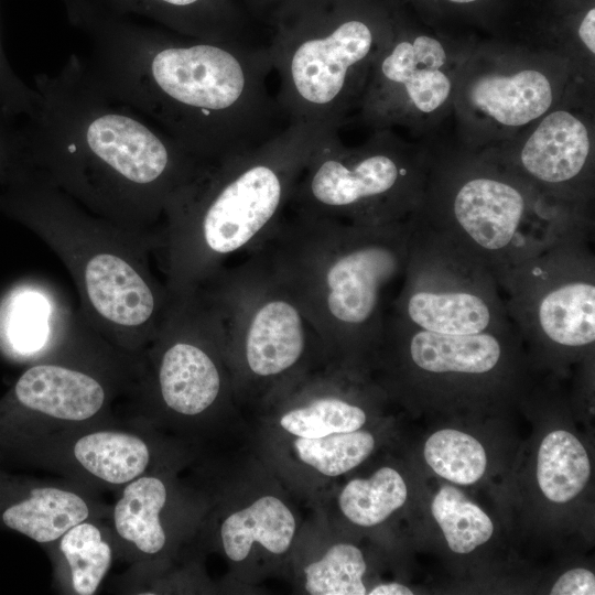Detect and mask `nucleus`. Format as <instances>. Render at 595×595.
<instances>
[{"instance_id":"1","label":"nucleus","mask_w":595,"mask_h":595,"mask_svg":"<svg viewBox=\"0 0 595 595\" xmlns=\"http://www.w3.org/2000/svg\"><path fill=\"white\" fill-rule=\"evenodd\" d=\"M23 161L90 213L156 249L166 212L205 162L104 94L78 55L37 74ZM155 251V250H154Z\"/></svg>"},{"instance_id":"2","label":"nucleus","mask_w":595,"mask_h":595,"mask_svg":"<svg viewBox=\"0 0 595 595\" xmlns=\"http://www.w3.org/2000/svg\"><path fill=\"white\" fill-rule=\"evenodd\" d=\"M84 35L87 75L108 97L139 112L207 162L228 155L234 111L249 75L221 41L173 35L101 0H63Z\"/></svg>"},{"instance_id":"3","label":"nucleus","mask_w":595,"mask_h":595,"mask_svg":"<svg viewBox=\"0 0 595 595\" xmlns=\"http://www.w3.org/2000/svg\"><path fill=\"white\" fill-rule=\"evenodd\" d=\"M0 212L31 229L62 260L86 324L138 358L175 301L153 272L154 246L90 213L22 159L0 183Z\"/></svg>"},{"instance_id":"4","label":"nucleus","mask_w":595,"mask_h":595,"mask_svg":"<svg viewBox=\"0 0 595 595\" xmlns=\"http://www.w3.org/2000/svg\"><path fill=\"white\" fill-rule=\"evenodd\" d=\"M411 217L355 224L298 212L256 250L299 299L326 353L379 349L408 262Z\"/></svg>"},{"instance_id":"5","label":"nucleus","mask_w":595,"mask_h":595,"mask_svg":"<svg viewBox=\"0 0 595 595\" xmlns=\"http://www.w3.org/2000/svg\"><path fill=\"white\" fill-rule=\"evenodd\" d=\"M307 156V155H306ZM306 156L206 162L169 207L154 252L174 298L244 261L281 221Z\"/></svg>"},{"instance_id":"6","label":"nucleus","mask_w":595,"mask_h":595,"mask_svg":"<svg viewBox=\"0 0 595 595\" xmlns=\"http://www.w3.org/2000/svg\"><path fill=\"white\" fill-rule=\"evenodd\" d=\"M415 217L482 260L497 283L560 238L594 229L491 158L431 162Z\"/></svg>"},{"instance_id":"7","label":"nucleus","mask_w":595,"mask_h":595,"mask_svg":"<svg viewBox=\"0 0 595 595\" xmlns=\"http://www.w3.org/2000/svg\"><path fill=\"white\" fill-rule=\"evenodd\" d=\"M137 358L79 320L50 356L31 364L0 401V441L8 445L62 429L116 419L129 399Z\"/></svg>"},{"instance_id":"8","label":"nucleus","mask_w":595,"mask_h":595,"mask_svg":"<svg viewBox=\"0 0 595 595\" xmlns=\"http://www.w3.org/2000/svg\"><path fill=\"white\" fill-rule=\"evenodd\" d=\"M192 293L210 309L231 371L279 380L296 370L313 346L324 349L299 299L257 252Z\"/></svg>"},{"instance_id":"9","label":"nucleus","mask_w":595,"mask_h":595,"mask_svg":"<svg viewBox=\"0 0 595 595\" xmlns=\"http://www.w3.org/2000/svg\"><path fill=\"white\" fill-rule=\"evenodd\" d=\"M230 366L217 322L202 296L175 301L156 335L138 357L129 416L154 426L160 421H199L218 404Z\"/></svg>"},{"instance_id":"10","label":"nucleus","mask_w":595,"mask_h":595,"mask_svg":"<svg viewBox=\"0 0 595 595\" xmlns=\"http://www.w3.org/2000/svg\"><path fill=\"white\" fill-rule=\"evenodd\" d=\"M404 275L388 314L420 329L472 335L513 328L489 268L412 214Z\"/></svg>"},{"instance_id":"11","label":"nucleus","mask_w":595,"mask_h":595,"mask_svg":"<svg viewBox=\"0 0 595 595\" xmlns=\"http://www.w3.org/2000/svg\"><path fill=\"white\" fill-rule=\"evenodd\" d=\"M594 229L566 235L498 286L520 339L578 353L595 344Z\"/></svg>"},{"instance_id":"12","label":"nucleus","mask_w":595,"mask_h":595,"mask_svg":"<svg viewBox=\"0 0 595 595\" xmlns=\"http://www.w3.org/2000/svg\"><path fill=\"white\" fill-rule=\"evenodd\" d=\"M305 177L292 198L299 212L355 224L409 218L423 198L430 161L402 151L371 148L309 155Z\"/></svg>"},{"instance_id":"13","label":"nucleus","mask_w":595,"mask_h":595,"mask_svg":"<svg viewBox=\"0 0 595 595\" xmlns=\"http://www.w3.org/2000/svg\"><path fill=\"white\" fill-rule=\"evenodd\" d=\"M154 426L134 416L79 425L34 436L12 446L41 468L94 491H119L138 477L170 468Z\"/></svg>"},{"instance_id":"14","label":"nucleus","mask_w":595,"mask_h":595,"mask_svg":"<svg viewBox=\"0 0 595 595\" xmlns=\"http://www.w3.org/2000/svg\"><path fill=\"white\" fill-rule=\"evenodd\" d=\"M541 118L512 154L489 158L556 202L593 216V143L587 126L565 109Z\"/></svg>"},{"instance_id":"15","label":"nucleus","mask_w":595,"mask_h":595,"mask_svg":"<svg viewBox=\"0 0 595 595\" xmlns=\"http://www.w3.org/2000/svg\"><path fill=\"white\" fill-rule=\"evenodd\" d=\"M171 468L144 474L123 486L110 506L106 524L116 556L133 574L161 569L176 549L186 521L178 510L180 494Z\"/></svg>"},{"instance_id":"16","label":"nucleus","mask_w":595,"mask_h":595,"mask_svg":"<svg viewBox=\"0 0 595 595\" xmlns=\"http://www.w3.org/2000/svg\"><path fill=\"white\" fill-rule=\"evenodd\" d=\"M375 46L371 28L357 19L299 42L288 62L291 90L306 109L326 110L342 100L353 74L377 57Z\"/></svg>"},{"instance_id":"17","label":"nucleus","mask_w":595,"mask_h":595,"mask_svg":"<svg viewBox=\"0 0 595 595\" xmlns=\"http://www.w3.org/2000/svg\"><path fill=\"white\" fill-rule=\"evenodd\" d=\"M96 493L68 479L17 485L0 499V523L47 545L82 521H106L110 506Z\"/></svg>"},{"instance_id":"18","label":"nucleus","mask_w":595,"mask_h":595,"mask_svg":"<svg viewBox=\"0 0 595 595\" xmlns=\"http://www.w3.org/2000/svg\"><path fill=\"white\" fill-rule=\"evenodd\" d=\"M377 60L378 83L398 93L413 112L431 115L448 101L453 91L448 56L436 37L402 39L381 51Z\"/></svg>"},{"instance_id":"19","label":"nucleus","mask_w":595,"mask_h":595,"mask_svg":"<svg viewBox=\"0 0 595 595\" xmlns=\"http://www.w3.org/2000/svg\"><path fill=\"white\" fill-rule=\"evenodd\" d=\"M470 106L506 128L523 127L545 115L554 101L547 73L521 68L513 73H485L473 79L467 91Z\"/></svg>"},{"instance_id":"20","label":"nucleus","mask_w":595,"mask_h":595,"mask_svg":"<svg viewBox=\"0 0 595 595\" xmlns=\"http://www.w3.org/2000/svg\"><path fill=\"white\" fill-rule=\"evenodd\" d=\"M54 300L37 288H19L11 293L0 321L2 337L11 351L32 356L36 361L64 343L76 320L71 321Z\"/></svg>"},{"instance_id":"21","label":"nucleus","mask_w":595,"mask_h":595,"mask_svg":"<svg viewBox=\"0 0 595 595\" xmlns=\"http://www.w3.org/2000/svg\"><path fill=\"white\" fill-rule=\"evenodd\" d=\"M60 591L94 595L116 556L109 529L102 520L82 521L46 545Z\"/></svg>"},{"instance_id":"22","label":"nucleus","mask_w":595,"mask_h":595,"mask_svg":"<svg viewBox=\"0 0 595 595\" xmlns=\"http://www.w3.org/2000/svg\"><path fill=\"white\" fill-rule=\"evenodd\" d=\"M296 533V519L280 498L264 495L232 511L219 527L224 554L234 563L248 559L256 545L273 555L284 554Z\"/></svg>"},{"instance_id":"23","label":"nucleus","mask_w":595,"mask_h":595,"mask_svg":"<svg viewBox=\"0 0 595 595\" xmlns=\"http://www.w3.org/2000/svg\"><path fill=\"white\" fill-rule=\"evenodd\" d=\"M591 475L588 455L570 432L549 433L540 444L537 479L543 495L553 502H566L585 487Z\"/></svg>"},{"instance_id":"24","label":"nucleus","mask_w":595,"mask_h":595,"mask_svg":"<svg viewBox=\"0 0 595 595\" xmlns=\"http://www.w3.org/2000/svg\"><path fill=\"white\" fill-rule=\"evenodd\" d=\"M408 496L402 476L392 467H381L369 478L348 482L338 496V507L350 522L374 527L401 508Z\"/></svg>"},{"instance_id":"25","label":"nucleus","mask_w":595,"mask_h":595,"mask_svg":"<svg viewBox=\"0 0 595 595\" xmlns=\"http://www.w3.org/2000/svg\"><path fill=\"white\" fill-rule=\"evenodd\" d=\"M122 14L158 22L174 32L221 41L216 0H101Z\"/></svg>"},{"instance_id":"26","label":"nucleus","mask_w":595,"mask_h":595,"mask_svg":"<svg viewBox=\"0 0 595 595\" xmlns=\"http://www.w3.org/2000/svg\"><path fill=\"white\" fill-rule=\"evenodd\" d=\"M431 511L455 553H469L493 536L490 518L453 486H444L437 491Z\"/></svg>"},{"instance_id":"27","label":"nucleus","mask_w":595,"mask_h":595,"mask_svg":"<svg viewBox=\"0 0 595 595\" xmlns=\"http://www.w3.org/2000/svg\"><path fill=\"white\" fill-rule=\"evenodd\" d=\"M366 420L361 407L338 396L325 394L289 409L280 416L279 425L294 437L318 439L359 430Z\"/></svg>"},{"instance_id":"28","label":"nucleus","mask_w":595,"mask_h":595,"mask_svg":"<svg viewBox=\"0 0 595 595\" xmlns=\"http://www.w3.org/2000/svg\"><path fill=\"white\" fill-rule=\"evenodd\" d=\"M424 458L441 477L458 485H472L484 475L487 456L472 435L452 429L433 433L424 445Z\"/></svg>"},{"instance_id":"29","label":"nucleus","mask_w":595,"mask_h":595,"mask_svg":"<svg viewBox=\"0 0 595 595\" xmlns=\"http://www.w3.org/2000/svg\"><path fill=\"white\" fill-rule=\"evenodd\" d=\"M374 447V435L360 429L318 439L295 437L293 442L299 459L327 477L340 476L357 467Z\"/></svg>"},{"instance_id":"30","label":"nucleus","mask_w":595,"mask_h":595,"mask_svg":"<svg viewBox=\"0 0 595 595\" xmlns=\"http://www.w3.org/2000/svg\"><path fill=\"white\" fill-rule=\"evenodd\" d=\"M367 565L363 552L349 543L332 545L304 567V589L311 595H364Z\"/></svg>"},{"instance_id":"31","label":"nucleus","mask_w":595,"mask_h":595,"mask_svg":"<svg viewBox=\"0 0 595 595\" xmlns=\"http://www.w3.org/2000/svg\"><path fill=\"white\" fill-rule=\"evenodd\" d=\"M37 91L14 72L0 39V108L10 117L20 119L33 115Z\"/></svg>"},{"instance_id":"32","label":"nucleus","mask_w":595,"mask_h":595,"mask_svg":"<svg viewBox=\"0 0 595 595\" xmlns=\"http://www.w3.org/2000/svg\"><path fill=\"white\" fill-rule=\"evenodd\" d=\"M17 121L0 108V182L23 153V128Z\"/></svg>"},{"instance_id":"33","label":"nucleus","mask_w":595,"mask_h":595,"mask_svg":"<svg viewBox=\"0 0 595 595\" xmlns=\"http://www.w3.org/2000/svg\"><path fill=\"white\" fill-rule=\"evenodd\" d=\"M553 595H594L595 576L585 569H573L563 573L553 585Z\"/></svg>"},{"instance_id":"34","label":"nucleus","mask_w":595,"mask_h":595,"mask_svg":"<svg viewBox=\"0 0 595 595\" xmlns=\"http://www.w3.org/2000/svg\"><path fill=\"white\" fill-rule=\"evenodd\" d=\"M578 37L588 53H595V9L592 8L582 19L578 26Z\"/></svg>"},{"instance_id":"35","label":"nucleus","mask_w":595,"mask_h":595,"mask_svg":"<svg viewBox=\"0 0 595 595\" xmlns=\"http://www.w3.org/2000/svg\"><path fill=\"white\" fill-rule=\"evenodd\" d=\"M369 595H412L413 592L399 583L380 584L367 592Z\"/></svg>"},{"instance_id":"36","label":"nucleus","mask_w":595,"mask_h":595,"mask_svg":"<svg viewBox=\"0 0 595 595\" xmlns=\"http://www.w3.org/2000/svg\"><path fill=\"white\" fill-rule=\"evenodd\" d=\"M447 1L453 2V3H472L477 0H447Z\"/></svg>"}]
</instances>
